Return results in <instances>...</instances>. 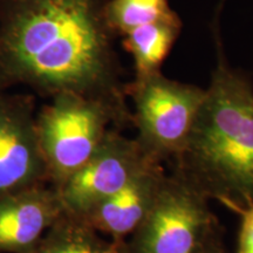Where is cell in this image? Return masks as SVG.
Here are the masks:
<instances>
[{"mask_svg":"<svg viewBox=\"0 0 253 253\" xmlns=\"http://www.w3.org/2000/svg\"><path fill=\"white\" fill-rule=\"evenodd\" d=\"M108 0H0V89L77 93L126 107Z\"/></svg>","mask_w":253,"mask_h":253,"instance_id":"obj_1","label":"cell"},{"mask_svg":"<svg viewBox=\"0 0 253 253\" xmlns=\"http://www.w3.org/2000/svg\"><path fill=\"white\" fill-rule=\"evenodd\" d=\"M217 45V67L173 171L239 212L253 205V87Z\"/></svg>","mask_w":253,"mask_h":253,"instance_id":"obj_2","label":"cell"},{"mask_svg":"<svg viewBox=\"0 0 253 253\" xmlns=\"http://www.w3.org/2000/svg\"><path fill=\"white\" fill-rule=\"evenodd\" d=\"M129 122L128 107L77 93L52 96L36 115L48 184L59 188L88 162L112 129Z\"/></svg>","mask_w":253,"mask_h":253,"instance_id":"obj_3","label":"cell"},{"mask_svg":"<svg viewBox=\"0 0 253 253\" xmlns=\"http://www.w3.org/2000/svg\"><path fill=\"white\" fill-rule=\"evenodd\" d=\"M219 239L209 199L173 171L166 176L149 214L126 242V253H204Z\"/></svg>","mask_w":253,"mask_h":253,"instance_id":"obj_4","label":"cell"},{"mask_svg":"<svg viewBox=\"0 0 253 253\" xmlns=\"http://www.w3.org/2000/svg\"><path fill=\"white\" fill-rule=\"evenodd\" d=\"M134 102L131 120L144 150L160 162L175 161L184 150L205 89L167 79L161 72L135 77L126 86Z\"/></svg>","mask_w":253,"mask_h":253,"instance_id":"obj_5","label":"cell"},{"mask_svg":"<svg viewBox=\"0 0 253 253\" xmlns=\"http://www.w3.org/2000/svg\"><path fill=\"white\" fill-rule=\"evenodd\" d=\"M154 162L160 161L148 154L136 138L112 129L88 162L56 188L65 213L86 216Z\"/></svg>","mask_w":253,"mask_h":253,"instance_id":"obj_6","label":"cell"},{"mask_svg":"<svg viewBox=\"0 0 253 253\" xmlns=\"http://www.w3.org/2000/svg\"><path fill=\"white\" fill-rule=\"evenodd\" d=\"M36 115L33 95L0 89V197L48 184Z\"/></svg>","mask_w":253,"mask_h":253,"instance_id":"obj_7","label":"cell"},{"mask_svg":"<svg viewBox=\"0 0 253 253\" xmlns=\"http://www.w3.org/2000/svg\"><path fill=\"white\" fill-rule=\"evenodd\" d=\"M65 214L56 189L49 184L0 197V253H26Z\"/></svg>","mask_w":253,"mask_h":253,"instance_id":"obj_8","label":"cell"},{"mask_svg":"<svg viewBox=\"0 0 253 253\" xmlns=\"http://www.w3.org/2000/svg\"><path fill=\"white\" fill-rule=\"evenodd\" d=\"M162 164L154 162L145 167L81 219L107 238L126 243L143 223L156 202L167 176Z\"/></svg>","mask_w":253,"mask_h":253,"instance_id":"obj_9","label":"cell"},{"mask_svg":"<svg viewBox=\"0 0 253 253\" xmlns=\"http://www.w3.org/2000/svg\"><path fill=\"white\" fill-rule=\"evenodd\" d=\"M182 31L175 11L160 20L137 27L123 37V47L134 60L136 77L161 72V66Z\"/></svg>","mask_w":253,"mask_h":253,"instance_id":"obj_10","label":"cell"},{"mask_svg":"<svg viewBox=\"0 0 253 253\" xmlns=\"http://www.w3.org/2000/svg\"><path fill=\"white\" fill-rule=\"evenodd\" d=\"M26 253H126V243L106 238L84 219L65 213Z\"/></svg>","mask_w":253,"mask_h":253,"instance_id":"obj_11","label":"cell"},{"mask_svg":"<svg viewBox=\"0 0 253 253\" xmlns=\"http://www.w3.org/2000/svg\"><path fill=\"white\" fill-rule=\"evenodd\" d=\"M171 12L168 0H108L106 17L115 37H125L135 28L160 20Z\"/></svg>","mask_w":253,"mask_h":253,"instance_id":"obj_12","label":"cell"},{"mask_svg":"<svg viewBox=\"0 0 253 253\" xmlns=\"http://www.w3.org/2000/svg\"><path fill=\"white\" fill-rule=\"evenodd\" d=\"M242 216L237 253H253V205L238 212Z\"/></svg>","mask_w":253,"mask_h":253,"instance_id":"obj_13","label":"cell"},{"mask_svg":"<svg viewBox=\"0 0 253 253\" xmlns=\"http://www.w3.org/2000/svg\"><path fill=\"white\" fill-rule=\"evenodd\" d=\"M204 253H227L225 249L223 248V244H221V239L217 240L216 243H213L212 245Z\"/></svg>","mask_w":253,"mask_h":253,"instance_id":"obj_14","label":"cell"}]
</instances>
